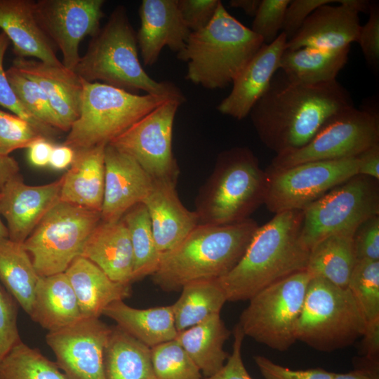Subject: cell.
I'll return each instance as SVG.
<instances>
[{
    "label": "cell",
    "instance_id": "1",
    "mask_svg": "<svg viewBox=\"0 0 379 379\" xmlns=\"http://www.w3.org/2000/svg\"><path fill=\"white\" fill-rule=\"evenodd\" d=\"M353 105L337 79L303 84L288 80L281 72L274 75L249 115L261 142L280 155L304 146L329 118Z\"/></svg>",
    "mask_w": 379,
    "mask_h": 379
},
{
    "label": "cell",
    "instance_id": "2",
    "mask_svg": "<svg viewBox=\"0 0 379 379\" xmlns=\"http://www.w3.org/2000/svg\"><path fill=\"white\" fill-rule=\"evenodd\" d=\"M302 218L301 210L286 211L258 227L238 263L218 279L227 301L248 300L268 286L306 270L310 250L300 239Z\"/></svg>",
    "mask_w": 379,
    "mask_h": 379
},
{
    "label": "cell",
    "instance_id": "3",
    "mask_svg": "<svg viewBox=\"0 0 379 379\" xmlns=\"http://www.w3.org/2000/svg\"><path fill=\"white\" fill-rule=\"evenodd\" d=\"M258 227L251 218L230 225L198 224L161 255L152 275L154 283L164 291L175 292L192 281L225 276L240 260Z\"/></svg>",
    "mask_w": 379,
    "mask_h": 379
},
{
    "label": "cell",
    "instance_id": "4",
    "mask_svg": "<svg viewBox=\"0 0 379 379\" xmlns=\"http://www.w3.org/2000/svg\"><path fill=\"white\" fill-rule=\"evenodd\" d=\"M136 32L126 8L116 7L107 22L88 44L74 72L87 82H100L128 92L184 96L171 81H157L145 71L138 58Z\"/></svg>",
    "mask_w": 379,
    "mask_h": 379
},
{
    "label": "cell",
    "instance_id": "5",
    "mask_svg": "<svg viewBox=\"0 0 379 379\" xmlns=\"http://www.w3.org/2000/svg\"><path fill=\"white\" fill-rule=\"evenodd\" d=\"M264 44L220 3L211 21L192 32L178 60L187 62L185 79L208 89L223 88Z\"/></svg>",
    "mask_w": 379,
    "mask_h": 379
},
{
    "label": "cell",
    "instance_id": "6",
    "mask_svg": "<svg viewBox=\"0 0 379 379\" xmlns=\"http://www.w3.org/2000/svg\"><path fill=\"white\" fill-rule=\"evenodd\" d=\"M267 173L246 147L222 152L195 200L199 224L222 225L246 220L264 204Z\"/></svg>",
    "mask_w": 379,
    "mask_h": 379
},
{
    "label": "cell",
    "instance_id": "7",
    "mask_svg": "<svg viewBox=\"0 0 379 379\" xmlns=\"http://www.w3.org/2000/svg\"><path fill=\"white\" fill-rule=\"evenodd\" d=\"M82 84L79 116L64 142L74 151L107 145L166 100H185L168 94L138 95L100 82Z\"/></svg>",
    "mask_w": 379,
    "mask_h": 379
},
{
    "label": "cell",
    "instance_id": "8",
    "mask_svg": "<svg viewBox=\"0 0 379 379\" xmlns=\"http://www.w3.org/2000/svg\"><path fill=\"white\" fill-rule=\"evenodd\" d=\"M366 321L347 288L312 277L295 329L296 340L331 352L353 344Z\"/></svg>",
    "mask_w": 379,
    "mask_h": 379
},
{
    "label": "cell",
    "instance_id": "9",
    "mask_svg": "<svg viewBox=\"0 0 379 379\" xmlns=\"http://www.w3.org/2000/svg\"><path fill=\"white\" fill-rule=\"evenodd\" d=\"M311 278L307 270L297 272L249 299L238 323L244 335L272 350H288L297 341L296 325Z\"/></svg>",
    "mask_w": 379,
    "mask_h": 379
},
{
    "label": "cell",
    "instance_id": "10",
    "mask_svg": "<svg viewBox=\"0 0 379 379\" xmlns=\"http://www.w3.org/2000/svg\"><path fill=\"white\" fill-rule=\"evenodd\" d=\"M300 239L310 249L336 234H354L366 220L379 215V180L356 175L302 210Z\"/></svg>",
    "mask_w": 379,
    "mask_h": 379
},
{
    "label": "cell",
    "instance_id": "11",
    "mask_svg": "<svg viewBox=\"0 0 379 379\" xmlns=\"http://www.w3.org/2000/svg\"><path fill=\"white\" fill-rule=\"evenodd\" d=\"M100 221V212L59 201L23 243L39 276L65 272Z\"/></svg>",
    "mask_w": 379,
    "mask_h": 379
},
{
    "label": "cell",
    "instance_id": "12",
    "mask_svg": "<svg viewBox=\"0 0 379 379\" xmlns=\"http://www.w3.org/2000/svg\"><path fill=\"white\" fill-rule=\"evenodd\" d=\"M379 144V117L371 109L347 107L329 118L313 138L294 151L276 155L272 169L317 161L357 157Z\"/></svg>",
    "mask_w": 379,
    "mask_h": 379
},
{
    "label": "cell",
    "instance_id": "13",
    "mask_svg": "<svg viewBox=\"0 0 379 379\" xmlns=\"http://www.w3.org/2000/svg\"><path fill=\"white\" fill-rule=\"evenodd\" d=\"M357 157L310 161L282 169L267 168L264 204L274 214L302 211L333 187L357 175Z\"/></svg>",
    "mask_w": 379,
    "mask_h": 379
},
{
    "label": "cell",
    "instance_id": "14",
    "mask_svg": "<svg viewBox=\"0 0 379 379\" xmlns=\"http://www.w3.org/2000/svg\"><path fill=\"white\" fill-rule=\"evenodd\" d=\"M185 100H166L108 144L133 158L153 180L177 182L179 168L173 152V129L175 114Z\"/></svg>",
    "mask_w": 379,
    "mask_h": 379
},
{
    "label": "cell",
    "instance_id": "15",
    "mask_svg": "<svg viewBox=\"0 0 379 379\" xmlns=\"http://www.w3.org/2000/svg\"><path fill=\"white\" fill-rule=\"evenodd\" d=\"M111 329L99 318L82 317L48 332L46 341L68 379H107L104 356Z\"/></svg>",
    "mask_w": 379,
    "mask_h": 379
},
{
    "label": "cell",
    "instance_id": "16",
    "mask_svg": "<svg viewBox=\"0 0 379 379\" xmlns=\"http://www.w3.org/2000/svg\"><path fill=\"white\" fill-rule=\"evenodd\" d=\"M103 0L35 1L36 18L62 53L65 67L74 71L81 56L79 47L87 35L94 36L104 17Z\"/></svg>",
    "mask_w": 379,
    "mask_h": 379
},
{
    "label": "cell",
    "instance_id": "17",
    "mask_svg": "<svg viewBox=\"0 0 379 379\" xmlns=\"http://www.w3.org/2000/svg\"><path fill=\"white\" fill-rule=\"evenodd\" d=\"M338 6L325 4L313 11L286 42V48L310 47L338 50L356 42L359 29V13L368 12L370 1L338 0Z\"/></svg>",
    "mask_w": 379,
    "mask_h": 379
},
{
    "label": "cell",
    "instance_id": "18",
    "mask_svg": "<svg viewBox=\"0 0 379 379\" xmlns=\"http://www.w3.org/2000/svg\"><path fill=\"white\" fill-rule=\"evenodd\" d=\"M63 176L48 184L31 186L20 176L2 188L0 213L7 222L8 239L23 244L45 215L60 201Z\"/></svg>",
    "mask_w": 379,
    "mask_h": 379
},
{
    "label": "cell",
    "instance_id": "19",
    "mask_svg": "<svg viewBox=\"0 0 379 379\" xmlns=\"http://www.w3.org/2000/svg\"><path fill=\"white\" fill-rule=\"evenodd\" d=\"M105 166L101 220L114 222L133 206L142 203L153 179L133 158L109 144L105 147Z\"/></svg>",
    "mask_w": 379,
    "mask_h": 379
},
{
    "label": "cell",
    "instance_id": "20",
    "mask_svg": "<svg viewBox=\"0 0 379 379\" xmlns=\"http://www.w3.org/2000/svg\"><path fill=\"white\" fill-rule=\"evenodd\" d=\"M286 42V35L281 32L272 43L260 47L234 79L230 93L218 105V110L221 114L238 120L249 115L279 70Z\"/></svg>",
    "mask_w": 379,
    "mask_h": 379
},
{
    "label": "cell",
    "instance_id": "21",
    "mask_svg": "<svg viewBox=\"0 0 379 379\" xmlns=\"http://www.w3.org/2000/svg\"><path fill=\"white\" fill-rule=\"evenodd\" d=\"M138 12V47L145 66L154 65L165 46L176 53L184 49L192 32L182 20L178 0H143Z\"/></svg>",
    "mask_w": 379,
    "mask_h": 379
},
{
    "label": "cell",
    "instance_id": "22",
    "mask_svg": "<svg viewBox=\"0 0 379 379\" xmlns=\"http://www.w3.org/2000/svg\"><path fill=\"white\" fill-rule=\"evenodd\" d=\"M175 181L153 180L142 201L147 208L159 253L168 252L180 244L199 224L197 213L189 211L180 201Z\"/></svg>",
    "mask_w": 379,
    "mask_h": 379
},
{
    "label": "cell",
    "instance_id": "23",
    "mask_svg": "<svg viewBox=\"0 0 379 379\" xmlns=\"http://www.w3.org/2000/svg\"><path fill=\"white\" fill-rule=\"evenodd\" d=\"M14 67L35 81L46 94L62 131L68 132L79 116L82 79L74 71L35 59L16 57Z\"/></svg>",
    "mask_w": 379,
    "mask_h": 379
},
{
    "label": "cell",
    "instance_id": "24",
    "mask_svg": "<svg viewBox=\"0 0 379 379\" xmlns=\"http://www.w3.org/2000/svg\"><path fill=\"white\" fill-rule=\"evenodd\" d=\"M34 4L32 0H0V29L12 42L17 57L62 66L57 48L36 18Z\"/></svg>",
    "mask_w": 379,
    "mask_h": 379
},
{
    "label": "cell",
    "instance_id": "25",
    "mask_svg": "<svg viewBox=\"0 0 379 379\" xmlns=\"http://www.w3.org/2000/svg\"><path fill=\"white\" fill-rule=\"evenodd\" d=\"M80 256L95 263L114 281L133 282V248L122 219L114 222L101 220L85 241Z\"/></svg>",
    "mask_w": 379,
    "mask_h": 379
},
{
    "label": "cell",
    "instance_id": "26",
    "mask_svg": "<svg viewBox=\"0 0 379 379\" xmlns=\"http://www.w3.org/2000/svg\"><path fill=\"white\" fill-rule=\"evenodd\" d=\"M107 145L75 151L60 194V201L101 212L105 187Z\"/></svg>",
    "mask_w": 379,
    "mask_h": 379
},
{
    "label": "cell",
    "instance_id": "27",
    "mask_svg": "<svg viewBox=\"0 0 379 379\" xmlns=\"http://www.w3.org/2000/svg\"><path fill=\"white\" fill-rule=\"evenodd\" d=\"M65 273L84 317L100 318L109 305L131 294V284L112 280L98 266L82 256L76 258Z\"/></svg>",
    "mask_w": 379,
    "mask_h": 379
},
{
    "label": "cell",
    "instance_id": "28",
    "mask_svg": "<svg viewBox=\"0 0 379 379\" xmlns=\"http://www.w3.org/2000/svg\"><path fill=\"white\" fill-rule=\"evenodd\" d=\"M29 316L48 332L65 328L82 317L65 272L39 277Z\"/></svg>",
    "mask_w": 379,
    "mask_h": 379
},
{
    "label": "cell",
    "instance_id": "29",
    "mask_svg": "<svg viewBox=\"0 0 379 379\" xmlns=\"http://www.w3.org/2000/svg\"><path fill=\"white\" fill-rule=\"evenodd\" d=\"M102 315L150 348L174 340L178 333L171 305L138 309L118 300L109 305Z\"/></svg>",
    "mask_w": 379,
    "mask_h": 379
},
{
    "label": "cell",
    "instance_id": "30",
    "mask_svg": "<svg viewBox=\"0 0 379 379\" xmlns=\"http://www.w3.org/2000/svg\"><path fill=\"white\" fill-rule=\"evenodd\" d=\"M230 333L220 314H215L178 332L175 340L200 371L208 378L224 366L229 357L224 344Z\"/></svg>",
    "mask_w": 379,
    "mask_h": 379
},
{
    "label": "cell",
    "instance_id": "31",
    "mask_svg": "<svg viewBox=\"0 0 379 379\" xmlns=\"http://www.w3.org/2000/svg\"><path fill=\"white\" fill-rule=\"evenodd\" d=\"M350 47L324 50L310 47L286 48L279 63L286 77L295 83L317 84L336 80L348 60Z\"/></svg>",
    "mask_w": 379,
    "mask_h": 379
},
{
    "label": "cell",
    "instance_id": "32",
    "mask_svg": "<svg viewBox=\"0 0 379 379\" xmlns=\"http://www.w3.org/2000/svg\"><path fill=\"white\" fill-rule=\"evenodd\" d=\"M107 379H157L151 348L119 326H112L106 345Z\"/></svg>",
    "mask_w": 379,
    "mask_h": 379
},
{
    "label": "cell",
    "instance_id": "33",
    "mask_svg": "<svg viewBox=\"0 0 379 379\" xmlns=\"http://www.w3.org/2000/svg\"><path fill=\"white\" fill-rule=\"evenodd\" d=\"M353 234H336L317 243L310 251L306 270L341 288H347L357 263Z\"/></svg>",
    "mask_w": 379,
    "mask_h": 379
},
{
    "label": "cell",
    "instance_id": "34",
    "mask_svg": "<svg viewBox=\"0 0 379 379\" xmlns=\"http://www.w3.org/2000/svg\"><path fill=\"white\" fill-rule=\"evenodd\" d=\"M39 277L23 244L0 239V281L28 315Z\"/></svg>",
    "mask_w": 379,
    "mask_h": 379
},
{
    "label": "cell",
    "instance_id": "35",
    "mask_svg": "<svg viewBox=\"0 0 379 379\" xmlns=\"http://www.w3.org/2000/svg\"><path fill=\"white\" fill-rule=\"evenodd\" d=\"M180 291V298L171 305L178 332L193 326L213 314H220L227 301L218 279L192 281Z\"/></svg>",
    "mask_w": 379,
    "mask_h": 379
},
{
    "label": "cell",
    "instance_id": "36",
    "mask_svg": "<svg viewBox=\"0 0 379 379\" xmlns=\"http://www.w3.org/2000/svg\"><path fill=\"white\" fill-rule=\"evenodd\" d=\"M128 230L133 254V282L152 275L161 254L157 248L147 208L142 203L129 209L121 218Z\"/></svg>",
    "mask_w": 379,
    "mask_h": 379
},
{
    "label": "cell",
    "instance_id": "37",
    "mask_svg": "<svg viewBox=\"0 0 379 379\" xmlns=\"http://www.w3.org/2000/svg\"><path fill=\"white\" fill-rule=\"evenodd\" d=\"M0 379H68L55 361L22 341L0 362Z\"/></svg>",
    "mask_w": 379,
    "mask_h": 379
},
{
    "label": "cell",
    "instance_id": "38",
    "mask_svg": "<svg viewBox=\"0 0 379 379\" xmlns=\"http://www.w3.org/2000/svg\"><path fill=\"white\" fill-rule=\"evenodd\" d=\"M8 80L25 109L44 126L62 131V125L39 86L13 66L6 70Z\"/></svg>",
    "mask_w": 379,
    "mask_h": 379
},
{
    "label": "cell",
    "instance_id": "39",
    "mask_svg": "<svg viewBox=\"0 0 379 379\" xmlns=\"http://www.w3.org/2000/svg\"><path fill=\"white\" fill-rule=\"evenodd\" d=\"M347 288L366 322L379 318V260L357 261Z\"/></svg>",
    "mask_w": 379,
    "mask_h": 379
},
{
    "label": "cell",
    "instance_id": "40",
    "mask_svg": "<svg viewBox=\"0 0 379 379\" xmlns=\"http://www.w3.org/2000/svg\"><path fill=\"white\" fill-rule=\"evenodd\" d=\"M157 379H202L201 372L174 339L151 348Z\"/></svg>",
    "mask_w": 379,
    "mask_h": 379
},
{
    "label": "cell",
    "instance_id": "41",
    "mask_svg": "<svg viewBox=\"0 0 379 379\" xmlns=\"http://www.w3.org/2000/svg\"><path fill=\"white\" fill-rule=\"evenodd\" d=\"M46 138L30 123L20 117L0 109V155L27 148L34 141Z\"/></svg>",
    "mask_w": 379,
    "mask_h": 379
},
{
    "label": "cell",
    "instance_id": "42",
    "mask_svg": "<svg viewBox=\"0 0 379 379\" xmlns=\"http://www.w3.org/2000/svg\"><path fill=\"white\" fill-rule=\"evenodd\" d=\"M8 44L9 39L7 36L3 32H0V105L30 123L47 139L53 138L59 131L48 128L38 121L22 105L8 80L3 62Z\"/></svg>",
    "mask_w": 379,
    "mask_h": 379
},
{
    "label": "cell",
    "instance_id": "43",
    "mask_svg": "<svg viewBox=\"0 0 379 379\" xmlns=\"http://www.w3.org/2000/svg\"><path fill=\"white\" fill-rule=\"evenodd\" d=\"M291 0H261L251 30L265 44L272 43L282 29L286 8Z\"/></svg>",
    "mask_w": 379,
    "mask_h": 379
},
{
    "label": "cell",
    "instance_id": "44",
    "mask_svg": "<svg viewBox=\"0 0 379 379\" xmlns=\"http://www.w3.org/2000/svg\"><path fill=\"white\" fill-rule=\"evenodd\" d=\"M18 302L0 284V362L22 340L17 324Z\"/></svg>",
    "mask_w": 379,
    "mask_h": 379
},
{
    "label": "cell",
    "instance_id": "45",
    "mask_svg": "<svg viewBox=\"0 0 379 379\" xmlns=\"http://www.w3.org/2000/svg\"><path fill=\"white\" fill-rule=\"evenodd\" d=\"M357 260H379V215L364 221L353 234Z\"/></svg>",
    "mask_w": 379,
    "mask_h": 379
},
{
    "label": "cell",
    "instance_id": "46",
    "mask_svg": "<svg viewBox=\"0 0 379 379\" xmlns=\"http://www.w3.org/2000/svg\"><path fill=\"white\" fill-rule=\"evenodd\" d=\"M253 359L265 379H333L334 373L323 368L293 370L265 356L256 355Z\"/></svg>",
    "mask_w": 379,
    "mask_h": 379
},
{
    "label": "cell",
    "instance_id": "47",
    "mask_svg": "<svg viewBox=\"0 0 379 379\" xmlns=\"http://www.w3.org/2000/svg\"><path fill=\"white\" fill-rule=\"evenodd\" d=\"M369 18L366 23L361 25L356 42L359 44L366 61L373 68L379 65V6L370 3Z\"/></svg>",
    "mask_w": 379,
    "mask_h": 379
},
{
    "label": "cell",
    "instance_id": "48",
    "mask_svg": "<svg viewBox=\"0 0 379 379\" xmlns=\"http://www.w3.org/2000/svg\"><path fill=\"white\" fill-rule=\"evenodd\" d=\"M220 2V0H178V5L185 25L191 32H195L211 21Z\"/></svg>",
    "mask_w": 379,
    "mask_h": 379
},
{
    "label": "cell",
    "instance_id": "49",
    "mask_svg": "<svg viewBox=\"0 0 379 379\" xmlns=\"http://www.w3.org/2000/svg\"><path fill=\"white\" fill-rule=\"evenodd\" d=\"M337 2L333 0H291L285 13L281 32L287 41L301 27L309 15L321 6Z\"/></svg>",
    "mask_w": 379,
    "mask_h": 379
},
{
    "label": "cell",
    "instance_id": "50",
    "mask_svg": "<svg viewBox=\"0 0 379 379\" xmlns=\"http://www.w3.org/2000/svg\"><path fill=\"white\" fill-rule=\"evenodd\" d=\"M232 351L224 366L207 379H253L247 371L242 359V344L245 337L237 324L233 331Z\"/></svg>",
    "mask_w": 379,
    "mask_h": 379
},
{
    "label": "cell",
    "instance_id": "51",
    "mask_svg": "<svg viewBox=\"0 0 379 379\" xmlns=\"http://www.w3.org/2000/svg\"><path fill=\"white\" fill-rule=\"evenodd\" d=\"M361 337L364 358L358 366L379 371V318L366 322Z\"/></svg>",
    "mask_w": 379,
    "mask_h": 379
},
{
    "label": "cell",
    "instance_id": "52",
    "mask_svg": "<svg viewBox=\"0 0 379 379\" xmlns=\"http://www.w3.org/2000/svg\"><path fill=\"white\" fill-rule=\"evenodd\" d=\"M357 159V175L379 180V144L362 152Z\"/></svg>",
    "mask_w": 379,
    "mask_h": 379
},
{
    "label": "cell",
    "instance_id": "53",
    "mask_svg": "<svg viewBox=\"0 0 379 379\" xmlns=\"http://www.w3.org/2000/svg\"><path fill=\"white\" fill-rule=\"evenodd\" d=\"M53 146L49 140L45 138L34 141L27 147L29 163L34 166L40 168L48 166Z\"/></svg>",
    "mask_w": 379,
    "mask_h": 379
},
{
    "label": "cell",
    "instance_id": "54",
    "mask_svg": "<svg viewBox=\"0 0 379 379\" xmlns=\"http://www.w3.org/2000/svg\"><path fill=\"white\" fill-rule=\"evenodd\" d=\"M75 157V151L70 147L62 145L53 146L48 166L55 170H63L70 166Z\"/></svg>",
    "mask_w": 379,
    "mask_h": 379
},
{
    "label": "cell",
    "instance_id": "55",
    "mask_svg": "<svg viewBox=\"0 0 379 379\" xmlns=\"http://www.w3.org/2000/svg\"><path fill=\"white\" fill-rule=\"evenodd\" d=\"M19 175L20 167L18 162L10 156L0 155V192L10 179Z\"/></svg>",
    "mask_w": 379,
    "mask_h": 379
},
{
    "label": "cell",
    "instance_id": "56",
    "mask_svg": "<svg viewBox=\"0 0 379 379\" xmlns=\"http://www.w3.org/2000/svg\"><path fill=\"white\" fill-rule=\"evenodd\" d=\"M333 379H379V372L357 367L348 373H334Z\"/></svg>",
    "mask_w": 379,
    "mask_h": 379
},
{
    "label": "cell",
    "instance_id": "57",
    "mask_svg": "<svg viewBox=\"0 0 379 379\" xmlns=\"http://www.w3.org/2000/svg\"><path fill=\"white\" fill-rule=\"evenodd\" d=\"M261 0H232L230 4L232 7L242 10L247 15H255Z\"/></svg>",
    "mask_w": 379,
    "mask_h": 379
},
{
    "label": "cell",
    "instance_id": "58",
    "mask_svg": "<svg viewBox=\"0 0 379 379\" xmlns=\"http://www.w3.org/2000/svg\"><path fill=\"white\" fill-rule=\"evenodd\" d=\"M1 198V193L0 192V199ZM4 238H8V232L7 227L4 225L1 219L0 213V239Z\"/></svg>",
    "mask_w": 379,
    "mask_h": 379
}]
</instances>
